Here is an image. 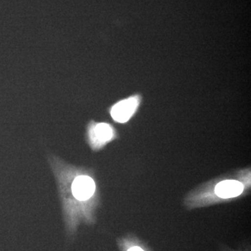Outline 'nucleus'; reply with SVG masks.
I'll list each match as a JSON object with an SVG mask.
<instances>
[{
	"instance_id": "f257e3e1",
	"label": "nucleus",
	"mask_w": 251,
	"mask_h": 251,
	"mask_svg": "<svg viewBox=\"0 0 251 251\" xmlns=\"http://www.w3.org/2000/svg\"><path fill=\"white\" fill-rule=\"evenodd\" d=\"M51 162L59 181L67 229L74 234L80 221L87 224L96 222L99 202L97 183L90 173L66 166L58 159Z\"/></svg>"
},
{
	"instance_id": "f03ea898",
	"label": "nucleus",
	"mask_w": 251,
	"mask_h": 251,
	"mask_svg": "<svg viewBox=\"0 0 251 251\" xmlns=\"http://www.w3.org/2000/svg\"><path fill=\"white\" fill-rule=\"evenodd\" d=\"M250 167L218 176L200 185L188 192L184 199L188 210L237 201L250 193Z\"/></svg>"
},
{
	"instance_id": "7ed1b4c3",
	"label": "nucleus",
	"mask_w": 251,
	"mask_h": 251,
	"mask_svg": "<svg viewBox=\"0 0 251 251\" xmlns=\"http://www.w3.org/2000/svg\"><path fill=\"white\" fill-rule=\"evenodd\" d=\"M116 132L109 124L92 122L87 128V138L90 148L99 151L115 139Z\"/></svg>"
},
{
	"instance_id": "20e7f679",
	"label": "nucleus",
	"mask_w": 251,
	"mask_h": 251,
	"mask_svg": "<svg viewBox=\"0 0 251 251\" xmlns=\"http://www.w3.org/2000/svg\"><path fill=\"white\" fill-rule=\"evenodd\" d=\"M140 99L138 96L124 99L114 105L110 110V115L115 122L126 123L133 116L139 107Z\"/></svg>"
},
{
	"instance_id": "39448f33",
	"label": "nucleus",
	"mask_w": 251,
	"mask_h": 251,
	"mask_svg": "<svg viewBox=\"0 0 251 251\" xmlns=\"http://www.w3.org/2000/svg\"><path fill=\"white\" fill-rule=\"evenodd\" d=\"M117 245L121 251H152L145 242L133 234L117 239Z\"/></svg>"
},
{
	"instance_id": "423d86ee",
	"label": "nucleus",
	"mask_w": 251,
	"mask_h": 251,
	"mask_svg": "<svg viewBox=\"0 0 251 251\" xmlns=\"http://www.w3.org/2000/svg\"><path fill=\"white\" fill-rule=\"evenodd\" d=\"M222 251H234L232 250V249H229L227 247H224L223 248Z\"/></svg>"
}]
</instances>
